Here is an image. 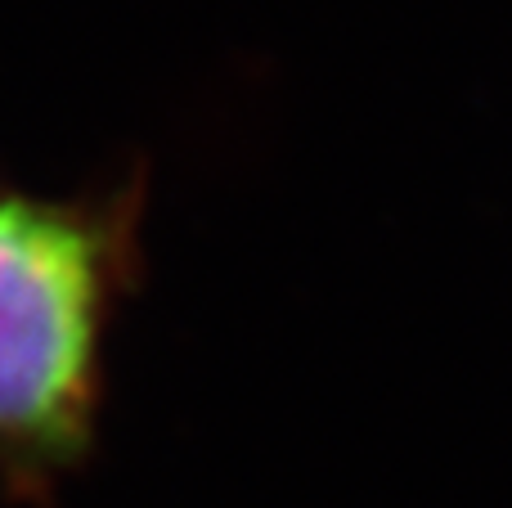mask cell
<instances>
[{
    "instance_id": "6da1fadb",
    "label": "cell",
    "mask_w": 512,
    "mask_h": 508,
    "mask_svg": "<svg viewBox=\"0 0 512 508\" xmlns=\"http://www.w3.org/2000/svg\"><path fill=\"white\" fill-rule=\"evenodd\" d=\"M95 311L99 261L86 225L0 194V446L59 450L77 437Z\"/></svg>"
}]
</instances>
